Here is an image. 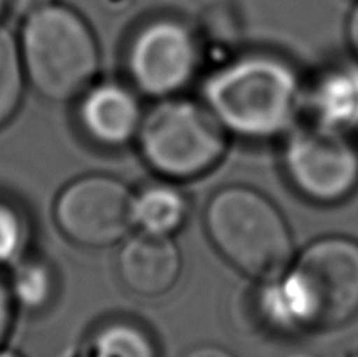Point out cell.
Segmentation results:
<instances>
[{
	"instance_id": "6da1fadb",
	"label": "cell",
	"mask_w": 358,
	"mask_h": 357,
	"mask_svg": "<svg viewBox=\"0 0 358 357\" xmlns=\"http://www.w3.org/2000/svg\"><path fill=\"white\" fill-rule=\"evenodd\" d=\"M257 310L282 331H324L358 315V240L325 234L310 241L275 279L259 282Z\"/></svg>"
},
{
	"instance_id": "7a4b0ae2",
	"label": "cell",
	"mask_w": 358,
	"mask_h": 357,
	"mask_svg": "<svg viewBox=\"0 0 358 357\" xmlns=\"http://www.w3.org/2000/svg\"><path fill=\"white\" fill-rule=\"evenodd\" d=\"M304 83L282 56L250 51L226 59L201 86V100L229 135L245 140L285 136L303 108Z\"/></svg>"
},
{
	"instance_id": "3957f363",
	"label": "cell",
	"mask_w": 358,
	"mask_h": 357,
	"mask_svg": "<svg viewBox=\"0 0 358 357\" xmlns=\"http://www.w3.org/2000/svg\"><path fill=\"white\" fill-rule=\"evenodd\" d=\"M17 46L27 84L44 100H77L96 80V35L72 6L55 0L27 14Z\"/></svg>"
},
{
	"instance_id": "277c9868",
	"label": "cell",
	"mask_w": 358,
	"mask_h": 357,
	"mask_svg": "<svg viewBox=\"0 0 358 357\" xmlns=\"http://www.w3.org/2000/svg\"><path fill=\"white\" fill-rule=\"evenodd\" d=\"M205 230L231 266L257 282L285 272L296 255L282 210L250 186H226L205 209Z\"/></svg>"
},
{
	"instance_id": "5b68a950",
	"label": "cell",
	"mask_w": 358,
	"mask_h": 357,
	"mask_svg": "<svg viewBox=\"0 0 358 357\" xmlns=\"http://www.w3.org/2000/svg\"><path fill=\"white\" fill-rule=\"evenodd\" d=\"M136 144L147 167L166 181H192L226 156L229 133L203 100L159 98L145 111Z\"/></svg>"
},
{
	"instance_id": "8992f818",
	"label": "cell",
	"mask_w": 358,
	"mask_h": 357,
	"mask_svg": "<svg viewBox=\"0 0 358 357\" xmlns=\"http://www.w3.org/2000/svg\"><path fill=\"white\" fill-rule=\"evenodd\" d=\"M282 163L292 188L318 205L345 202L358 189L355 136L311 119L283 136Z\"/></svg>"
},
{
	"instance_id": "52a82bcc",
	"label": "cell",
	"mask_w": 358,
	"mask_h": 357,
	"mask_svg": "<svg viewBox=\"0 0 358 357\" xmlns=\"http://www.w3.org/2000/svg\"><path fill=\"white\" fill-rule=\"evenodd\" d=\"M203 63L199 35L187 21L159 16L140 24L124 55L129 84L150 98L175 97L198 76Z\"/></svg>"
},
{
	"instance_id": "ba28073f",
	"label": "cell",
	"mask_w": 358,
	"mask_h": 357,
	"mask_svg": "<svg viewBox=\"0 0 358 357\" xmlns=\"http://www.w3.org/2000/svg\"><path fill=\"white\" fill-rule=\"evenodd\" d=\"M133 191L107 174H87L70 181L55 202V223L76 245L103 248L128 237Z\"/></svg>"
},
{
	"instance_id": "9c48e42d",
	"label": "cell",
	"mask_w": 358,
	"mask_h": 357,
	"mask_svg": "<svg viewBox=\"0 0 358 357\" xmlns=\"http://www.w3.org/2000/svg\"><path fill=\"white\" fill-rule=\"evenodd\" d=\"M77 100V121L91 142L107 149L135 142L145 111L131 84L94 80Z\"/></svg>"
},
{
	"instance_id": "30bf717a",
	"label": "cell",
	"mask_w": 358,
	"mask_h": 357,
	"mask_svg": "<svg viewBox=\"0 0 358 357\" xmlns=\"http://www.w3.org/2000/svg\"><path fill=\"white\" fill-rule=\"evenodd\" d=\"M182 266V252L173 237L138 231L126 237L117 252L119 279L142 298L170 293L180 279Z\"/></svg>"
},
{
	"instance_id": "8fae6325",
	"label": "cell",
	"mask_w": 358,
	"mask_h": 357,
	"mask_svg": "<svg viewBox=\"0 0 358 357\" xmlns=\"http://www.w3.org/2000/svg\"><path fill=\"white\" fill-rule=\"evenodd\" d=\"M303 108L310 119L358 135V63H336L304 84Z\"/></svg>"
},
{
	"instance_id": "7c38bea8",
	"label": "cell",
	"mask_w": 358,
	"mask_h": 357,
	"mask_svg": "<svg viewBox=\"0 0 358 357\" xmlns=\"http://www.w3.org/2000/svg\"><path fill=\"white\" fill-rule=\"evenodd\" d=\"M189 217L187 195L177 182H149L133 192L131 223L136 231L161 237H173Z\"/></svg>"
},
{
	"instance_id": "4fadbf2b",
	"label": "cell",
	"mask_w": 358,
	"mask_h": 357,
	"mask_svg": "<svg viewBox=\"0 0 358 357\" xmlns=\"http://www.w3.org/2000/svg\"><path fill=\"white\" fill-rule=\"evenodd\" d=\"M7 282L16 307L30 312L48 307L56 293V276L49 262L27 254L10 266Z\"/></svg>"
},
{
	"instance_id": "5bb4252c",
	"label": "cell",
	"mask_w": 358,
	"mask_h": 357,
	"mask_svg": "<svg viewBox=\"0 0 358 357\" xmlns=\"http://www.w3.org/2000/svg\"><path fill=\"white\" fill-rule=\"evenodd\" d=\"M27 86L17 37L0 23V130L17 114Z\"/></svg>"
},
{
	"instance_id": "9a60e30c",
	"label": "cell",
	"mask_w": 358,
	"mask_h": 357,
	"mask_svg": "<svg viewBox=\"0 0 358 357\" xmlns=\"http://www.w3.org/2000/svg\"><path fill=\"white\" fill-rule=\"evenodd\" d=\"M93 357H157L149 332L129 321H110L90 342Z\"/></svg>"
},
{
	"instance_id": "2e32d148",
	"label": "cell",
	"mask_w": 358,
	"mask_h": 357,
	"mask_svg": "<svg viewBox=\"0 0 358 357\" xmlns=\"http://www.w3.org/2000/svg\"><path fill=\"white\" fill-rule=\"evenodd\" d=\"M28 223L20 206L0 198V268H10L27 254Z\"/></svg>"
},
{
	"instance_id": "e0dca14e",
	"label": "cell",
	"mask_w": 358,
	"mask_h": 357,
	"mask_svg": "<svg viewBox=\"0 0 358 357\" xmlns=\"http://www.w3.org/2000/svg\"><path fill=\"white\" fill-rule=\"evenodd\" d=\"M16 308L9 282H7V275L3 273V268H0V349H3L10 331H13Z\"/></svg>"
},
{
	"instance_id": "ac0fdd59",
	"label": "cell",
	"mask_w": 358,
	"mask_h": 357,
	"mask_svg": "<svg viewBox=\"0 0 358 357\" xmlns=\"http://www.w3.org/2000/svg\"><path fill=\"white\" fill-rule=\"evenodd\" d=\"M51 2H55V0H9V13L14 16L24 18L27 14L34 13V10L41 9Z\"/></svg>"
},
{
	"instance_id": "d6986e66",
	"label": "cell",
	"mask_w": 358,
	"mask_h": 357,
	"mask_svg": "<svg viewBox=\"0 0 358 357\" xmlns=\"http://www.w3.org/2000/svg\"><path fill=\"white\" fill-rule=\"evenodd\" d=\"M346 38H348V46L352 52L358 59V2L350 10L348 21H346Z\"/></svg>"
},
{
	"instance_id": "ffe728a7",
	"label": "cell",
	"mask_w": 358,
	"mask_h": 357,
	"mask_svg": "<svg viewBox=\"0 0 358 357\" xmlns=\"http://www.w3.org/2000/svg\"><path fill=\"white\" fill-rule=\"evenodd\" d=\"M184 357H236L229 352V350L222 349L217 345H201L196 349L189 350Z\"/></svg>"
},
{
	"instance_id": "44dd1931",
	"label": "cell",
	"mask_w": 358,
	"mask_h": 357,
	"mask_svg": "<svg viewBox=\"0 0 358 357\" xmlns=\"http://www.w3.org/2000/svg\"><path fill=\"white\" fill-rule=\"evenodd\" d=\"M9 13V0H0V23L3 21V18Z\"/></svg>"
},
{
	"instance_id": "7402d4cb",
	"label": "cell",
	"mask_w": 358,
	"mask_h": 357,
	"mask_svg": "<svg viewBox=\"0 0 358 357\" xmlns=\"http://www.w3.org/2000/svg\"><path fill=\"white\" fill-rule=\"evenodd\" d=\"M0 357H23L20 352H16V350H10V349H0Z\"/></svg>"
},
{
	"instance_id": "603a6c76",
	"label": "cell",
	"mask_w": 358,
	"mask_h": 357,
	"mask_svg": "<svg viewBox=\"0 0 358 357\" xmlns=\"http://www.w3.org/2000/svg\"><path fill=\"white\" fill-rule=\"evenodd\" d=\"M285 357H317L313 354H308V352H292V354H287Z\"/></svg>"
}]
</instances>
